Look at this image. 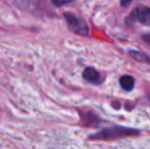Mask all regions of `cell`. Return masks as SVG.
I'll use <instances>...</instances> for the list:
<instances>
[{"label":"cell","mask_w":150,"mask_h":149,"mask_svg":"<svg viewBox=\"0 0 150 149\" xmlns=\"http://www.w3.org/2000/svg\"><path fill=\"white\" fill-rule=\"evenodd\" d=\"M64 18L67 20V24L71 31H73L74 33H76L78 35H82V36L88 35L89 28H88L87 23L83 18H79V16L71 13V12H65Z\"/></svg>","instance_id":"6da1fadb"},{"label":"cell","mask_w":150,"mask_h":149,"mask_svg":"<svg viewBox=\"0 0 150 149\" xmlns=\"http://www.w3.org/2000/svg\"><path fill=\"white\" fill-rule=\"evenodd\" d=\"M141 23L146 26H150V8L146 6H141V7H137L133 12H131L130 16L127 18V25L131 26V25L135 24V23Z\"/></svg>","instance_id":"7a4b0ae2"},{"label":"cell","mask_w":150,"mask_h":149,"mask_svg":"<svg viewBox=\"0 0 150 149\" xmlns=\"http://www.w3.org/2000/svg\"><path fill=\"white\" fill-rule=\"evenodd\" d=\"M135 134L133 130L126 129V128H112V129H107L104 131L100 132L98 135L94 136L93 138H97V139H115L117 137H122V136L127 135H132Z\"/></svg>","instance_id":"3957f363"},{"label":"cell","mask_w":150,"mask_h":149,"mask_svg":"<svg viewBox=\"0 0 150 149\" xmlns=\"http://www.w3.org/2000/svg\"><path fill=\"white\" fill-rule=\"evenodd\" d=\"M83 78L86 81L93 84H98L100 82V74L94 68H87L83 72Z\"/></svg>","instance_id":"277c9868"},{"label":"cell","mask_w":150,"mask_h":149,"mask_svg":"<svg viewBox=\"0 0 150 149\" xmlns=\"http://www.w3.org/2000/svg\"><path fill=\"white\" fill-rule=\"evenodd\" d=\"M120 83L122 89H125L126 91H131L134 88V79L130 76H122L120 79Z\"/></svg>","instance_id":"5b68a950"},{"label":"cell","mask_w":150,"mask_h":149,"mask_svg":"<svg viewBox=\"0 0 150 149\" xmlns=\"http://www.w3.org/2000/svg\"><path fill=\"white\" fill-rule=\"evenodd\" d=\"M74 1H75V0H51V3L53 4L54 6H56V7H61V6L69 4Z\"/></svg>","instance_id":"8992f818"},{"label":"cell","mask_w":150,"mask_h":149,"mask_svg":"<svg viewBox=\"0 0 150 149\" xmlns=\"http://www.w3.org/2000/svg\"><path fill=\"white\" fill-rule=\"evenodd\" d=\"M132 1L133 0H122V1H120V5H122V7H127V6L130 5Z\"/></svg>","instance_id":"52a82bcc"},{"label":"cell","mask_w":150,"mask_h":149,"mask_svg":"<svg viewBox=\"0 0 150 149\" xmlns=\"http://www.w3.org/2000/svg\"><path fill=\"white\" fill-rule=\"evenodd\" d=\"M143 40H144L146 43H148L150 44V34H145V35H143Z\"/></svg>","instance_id":"ba28073f"}]
</instances>
